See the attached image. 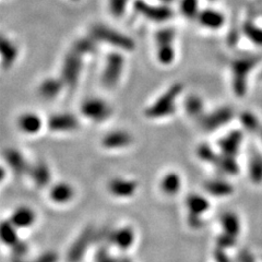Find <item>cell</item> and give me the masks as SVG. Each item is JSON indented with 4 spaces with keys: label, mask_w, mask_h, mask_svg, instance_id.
Returning <instances> with one entry per match:
<instances>
[{
    "label": "cell",
    "mask_w": 262,
    "mask_h": 262,
    "mask_svg": "<svg viewBox=\"0 0 262 262\" xmlns=\"http://www.w3.org/2000/svg\"><path fill=\"white\" fill-rule=\"evenodd\" d=\"M183 90L185 87L181 82L173 83L144 108V117L149 120H163L175 115Z\"/></svg>",
    "instance_id": "obj_1"
},
{
    "label": "cell",
    "mask_w": 262,
    "mask_h": 262,
    "mask_svg": "<svg viewBox=\"0 0 262 262\" xmlns=\"http://www.w3.org/2000/svg\"><path fill=\"white\" fill-rule=\"evenodd\" d=\"M90 34L99 45L104 44L108 47H111L114 51L122 53H130L136 49V42L131 36L119 30L111 27L105 23H95L93 24L90 30Z\"/></svg>",
    "instance_id": "obj_2"
},
{
    "label": "cell",
    "mask_w": 262,
    "mask_h": 262,
    "mask_svg": "<svg viewBox=\"0 0 262 262\" xmlns=\"http://www.w3.org/2000/svg\"><path fill=\"white\" fill-rule=\"evenodd\" d=\"M260 60L261 56L255 54H244L232 60V88L237 97L243 98L246 95L249 75Z\"/></svg>",
    "instance_id": "obj_3"
},
{
    "label": "cell",
    "mask_w": 262,
    "mask_h": 262,
    "mask_svg": "<svg viewBox=\"0 0 262 262\" xmlns=\"http://www.w3.org/2000/svg\"><path fill=\"white\" fill-rule=\"evenodd\" d=\"M131 7L143 19L158 24H165L175 16V11L171 4L160 3L153 0H135Z\"/></svg>",
    "instance_id": "obj_4"
},
{
    "label": "cell",
    "mask_w": 262,
    "mask_h": 262,
    "mask_svg": "<svg viewBox=\"0 0 262 262\" xmlns=\"http://www.w3.org/2000/svg\"><path fill=\"white\" fill-rule=\"evenodd\" d=\"M85 58L72 48L64 56L58 76L68 90H74L79 83L85 68Z\"/></svg>",
    "instance_id": "obj_5"
},
{
    "label": "cell",
    "mask_w": 262,
    "mask_h": 262,
    "mask_svg": "<svg viewBox=\"0 0 262 262\" xmlns=\"http://www.w3.org/2000/svg\"><path fill=\"white\" fill-rule=\"evenodd\" d=\"M80 116L92 124L101 125L109 120L114 115V109L105 98L90 96L83 99L79 107Z\"/></svg>",
    "instance_id": "obj_6"
},
{
    "label": "cell",
    "mask_w": 262,
    "mask_h": 262,
    "mask_svg": "<svg viewBox=\"0 0 262 262\" xmlns=\"http://www.w3.org/2000/svg\"><path fill=\"white\" fill-rule=\"evenodd\" d=\"M126 69V55L122 52L113 51L105 57L101 72L102 85L109 90L119 85Z\"/></svg>",
    "instance_id": "obj_7"
},
{
    "label": "cell",
    "mask_w": 262,
    "mask_h": 262,
    "mask_svg": "<svg viewBox=\"0 0 262 262\" xmlns=\"http://www.w3.org/2000/svg\"><path fill=\"white\" fill-rule=\"evenodd\" d=\"M79 117L68 111L54 113L46 119V128L56 135H68L80 129Z\"/></svg>",
    "instance_id": "obj_8"
},
{
    "label": "cell",
    "mask_w": 262,
    "mask_h": 262,
    "mask_svg": "<svg viewBox=\"0 0 262 262\" xmlns=\"http://www.w3.org/2000/svg\"><path fill=\"white\" fill-rule=\"evenodd\" d=\"M234 110L230 106H221L213 110L205 111L198 120L199 126L205 132H214L226 126L234 118Z\"/></svg>",
    "instance_id": "obj_9"
},
{
    "label": "cell",
    "mask_w": 262,
    "mask_h": 262,
    "mask_svg": "<svg viewBox=\"0 0 262 262\" xmlns=\"http://www.w3.org/2000/svg\"><path fill=\"white\" fill-rule=\"evenodd\" d=\"M135 138L127 129H113L106 132L101 139V147L106 151H121L130 148Z\"/></svg>",
    "instance_id": "obj_10"
},
{
    "label": "cell",
    "mask_w": 262,
    "mask_h": 262,
    "mask_svg": "<svg viewBox=\"0 0 262 262\" xmlns=\"http://www.w3.org/2000/svg\"><path fill=\"white\" fill-rule=\"evenodd\" d=\"M16 127L22 135L27 137H34L46 128V120L36 113V111L27 110L18 116L16 118Z\"/></svg>",
    "instance_id": "obj_11"
},
{
    "label": "cell",
    "mask_w": 262,
    "mask_h": 262,
    "mask_svg": "<svg viewBox=\"0 0 262 262\" xmlns=\"http://www.w3.org/2000/svg\"><path fill=\"white\" fill-rule=\"evenodd\" d=\"M2 158L8 169L16 177H23L25 175H29L32 164L27 161L23 152L20 151L19 149L13 147L5 148L2 152Z\"/></svg>",
    "instance_id": "obj_12"
},
{
    "label": "cell",
    "mask_w": 262,
    "mask_h": 262,
    "mask_svg": "<svg viewBox=\"0 0 262 262\" xmlns=\"http://www.w3.org/2000/svg\"><path fill=\"white\" fill-rule=\"evenodd\" d=\"M95 234L96 231L94 230L93 226H87L72 243L67 254V261L79 262L85 256L88 246L95 242Z\"/></svg>",
    "instance_id": "obj_13"
},
{
    "label": "cell",
    "mask_w": 262,
    "mask_h": 262,
    "mask_svg": "<svg viewBox=\"0 0 262 262\" xmlns=\"http://www.w3.org/2000/svg\"><path fill=\"white\" fill-rule=\"evenodd\" d=\"M65 85L61 81L60 77H46L40 82L37 87L38 95L44 101L52 102L57 99L63 91L65 90Z\"/></svg>",
    "instance_id": "obj_14"
},
{
    "label": "cell",
    "mask_w": 262,
    "mask_h": 262,
    "mask_svg": "<svg viewBox=\"0 0 262 262\" xmlns=\"http://www.w3.org/2000/svg\"><path fill=\"white\" fill-rule=\"evenodd\" d=\"M197 23L204 30L219 31L225 25V15L220 10L214 8H202L200 12Z\"/></svg>",
    "instance_id": "obj_15"
},
{
    "label": "cell",
    "mask_w": 262,
    "mask_h": 262,
    "mask_svg": "<svg viewBox=\"0 0 262 262\" xmlns=\"http://www.w3.org/2000/svg\"><path fill=\"white\" fill-rule=\"evenodd\" d=\"M138 187V182L136 180L122 177L113 178L107 185L109 193L116 198H130L135 196Z\"/></svg>",
    "instance_id": "obj_16"
},
{
    "label": "cell",
    "mask_w": 262,
    "mask_h": 262,
    "mask_svg": "<svg viewBox=\"0 0 262 262\" xmlns=\"http://www.w3.org/2000/svg\"><path fill=\"white\" fill-rule=\"evenodd\" d=\"M243 139L244 135L241 130H233L228 132L227 135L223 136L217 141L219 152L224 155H228V157L236 158L239 150H241Z\"/></svg>",
    "instance_id": "obj_17"
},
{
    "label": "cell",
    "mask_w": 262,
    "mask_h": 262,
    "mask_svg": "<svg viewBox=\"0 0 262 262\" xmlns=\"http://www.w3.org/2000/svg\"><path fill=\"white\" fill-rule=\"evenodd\" d=\"M0 49H1V66L2 69H11L19 59L20 48L12 38L5 35L1 36V43H0Z\"/></svg>",
    "instance_id": "obj_18"
},
{
    "label": "cell",
    "mask_w": 262,
    "mask_h": 262,
    "mask_svg": "<svg viewBox=\"0 0 262 262\" xmlns=\"http://www.w3.org/2000/svg\"><path fill=\"white\" fill-rule=\"evenodd\" d=\"M29 176L38 189L46 188L52 182V172L45 161H37L32 164Z\"/></svg>",
    "instance_id": "obj_19"
},
{
    "label": "cell",
    "mask_w": 262,
    "mask_h": 262,
    "mask_svg": "<svg viewBox=\"0 0 262 262\" xmlns=\"http://www.w3.org/2000/svg\"><path fill=\"white\" fill-rule=\"evenodd\" d=\"M108 242L121 250H127L135 242V231L130 226L121 227L116 231H111Z\"/></svg>",
    "instance_id": "obj_20"
},
{
    "label": "cell",
    "mask_w": 262,
    "mask_h": 262,
    "mask_svg": "<svg viewBox=\"0 0 262 262\" xmlns=\"http://www.w3.org/2000/svg\"><path fill=\"white\" fill-rule=\"evenodd\" d=\"M75 197V189L70 183L65 181L56 182L49 189V198L54 203L65 204L70 202Z\"/></svg>",
    "instance_id": "obj_21"
},
{
    "label": "cell",
    "mask_w": 262,
    "mask_h": 262,
    "mask_svg": "<svg viewBox=\"0 0 262 262\" xmlns=\"http://www.w3.org/2000/svg\"><path fill=\"white\" fill-rule=\"evenodd\" d=\"M183 109L188 117L198 121L205 113V105L202 96L196 93L188 94L183 101Z\"/></svg>",
    "instance_id": "obj_22"
},
{
    "label": "cell",
    "mask_w": 262,
    "mask_h": 262,
    "mask_svg": "<svg viewBox=\"0 0 262 262\" xmlns=\"http://www.w3.org/2000/svg\"><path fill=\"white\" fill-rule=\"evenodd\" d=\"M181 187V176L177 172H167L160 181L161 191L169 197H174L179 193Z\"/></svg>",
    "instance_id": "obj_23"
},
{
    "label": "cell",
    "mask_w": 262,
    "mask_h": 262,
    "mask_svg": "<svg viewBox=\"0 0 262 262\" xmlns=\"http://www.w3.org/2000/svg\"><path fill=\"white\" fill-rule=\"evenodd\" d=\"M203 188L210 196L216 198L228 197L234 192V187L231 183L224 179H221V178L207 180L203 183Z\"/></svg>",
    "instance_id": "obj_24"
},
{
    "label": "cell",
    "mask_w": 262,
    "mask_h": 262,
    "mask_svg": "<svg viewBox=\"0 0 262 262\" xmlns=\"http://www.w3.org/2000/svg\"><path fill=\"white\" fill-rule=\"evenodd\" d=\"M35 213L31 208L29 207H19L14 210L10 217V222L16 227V228H25L33 225V223L35 222Z\"/></svg>",
    "instance_id": "obj_25"
},
{
    "label": "cell",
    "mask_w": 262,
    "mask_h": 262,
    "mask_svg": "<svg viewBox=\"0 0 262 262\" xmlns=\"http://www.w3.org/2000/svg\"><path fill=\"white\" fill-rule=\"evenodd\" d=\"M186 205L189 214L198 216H202V214H204L210 209L209 200L199 193L189 194L186 200Z\"/></svg>",
    "instance_id": "obj_26"
},
{
    "label": "cell",
    "mask_w": 262,
    "mask_h": 262,
    "mask_svg": "<svg viewBox=\"0 0 262 262\" xmlns=\"http://www.w3.org/2000/svg\"><path fill=\"white\" fill-rule=\"evenodd\" d=\"M178 11L183 19L188 21H197L201 12V1L200 0H177Z\"/></svg>",
    "instance_id": "obj_27"
},
{
    "label": "cell",
    "mask_w": 262,
    "mask_h": 262,
    "mask_svg": "<svg viewBox=\"0 0 262 262\" xmlns=\"http://www.w3.org/2000/svg\"><path fill=\"white\" fill-rule=\"evenodd\" d=\"M98 45L99 44L94 40L90 34H87L86 36L77 38V40L72 43L71 48L77 53L82 55L83 57H87V56H91L93 54H95L97 52Z\"/></svg>",
    "instance_id": "obj_28"
},
{
    "label": "cell",
    "mask_w": 262,
    "mask_h": 262,
    "mask_svg": "<svg viewBox=\"0 0 262 262\" xmlns=\"http://www.w3.org/2000/svg\"><path fill=\"white\" fill-rule=\"evenodd\" d=\"M176 56L177 52L175 44L155 46V59L161 66L169 67L173 65L176 60Z\"/></svg>",
    "instance_id": "obj_29"
},
{
    "label": "cell",
    "mask_w": 262,
    "mask_h": 262,
    "mask_svg": "<svg viewBox=\"0 0 262 262\" xmlns=\"http://www.w3.org/2000/svg\"><path fill=\"white\" fill-rule=\"evenodd\" d=\"M221 225L223 227V233H226L234 237H237L241 232V221H239L237 214L231 211L224 212L221 215Z\"/></svg>",
    "instance_id": "obj_30"
},
{
    "label": "cell",
    "mask_w": 262,
    "mask_h": 262,
    "mask_svg": "<svg viewBox=\"0 0 262 262\" xmlns=\"http://www.w3.org/2000/svg\"><path fill=\"white\" fill-rule=\"evenodd\" d=\"M248 176L253 183L262 182V154L256 152L250 155L248 161Z\"/></svg>",
    "instance_id": "obj_31"
},
{
    "label": "cell",
    "mask_w": 262,
    "mask_h": 262,
    "mask_svg": "<svg viewBox=\"0 0 262 262\" xmlns=\"http://www.w3.org/2000/svg\"><path fill=\"white\" fill-rule=\"evenodd\" d=\"M214 166L221 173H223V174H226V175L233 176V175L238 174V172H239V166L236 161V158L228 157V155H224L222 153H220Z\"/></svg>",
    "instance_id": "obj_32"
},
{
    "label": "cell",
    "mask_w": 262,
    "mask_h": 262,
    "mask_svg": "<svg viewBox=\"0 0 262 262\" xmlns=\"http://www.w3.org/2000/svg\"><path fill=\"white\" fill-rule=\"evenodd\" d=\"M177 32L171 25H163L154 33V45H170L175 44Z\"/></svg>",
    "instance_id": "obj_33"
},
{
    "label": "cell",
    "mask_w": 262,
    "mask_h": 262,
    "mask_svg": "<svg viewBox=\"0 0 262 262\" xmlns=\"http://www.w3.org/2000/svg\"><path fill=\"white\" fill-rule=\"evenodd\" d=\"M0 235H1L2 243L10 247H13L15 244L20 242L18 234H16V227L10 221L2 222L1 228H0Z\"/></svg>",
    "instance_id": "obj_34"
},
{
    "label": "cell",
    "mask_w": 262,
    "mask_h": 262,
    "mask_svg": "<svg viewBox=\"0 0 262 262\" xmlns=\"http://www.w3.org/2000/svg\"><path fill=\"white\" fill-rule=\"evenodd\" d=\"M197 157L199 160H201L204 163H209L214 165L215 162L219 158L220 152L216 151V150L211 147L209 143H200L197 148Z\"/></svg>",
    "instance_id": "obj_35"
},
{
    "label": "cell",
    "mask_w": 262,
    "mask_h": 262,
    "mask_svg": "<svg viewBox=\"0 0 262 262\" xmlns=\"http://www.w3.org/2000/svg\"><path fill=\"white\" fill-rule=\"evenodd\" d=\"M130 5H132L131 0H107L108 11L115 19L124 18Z\"/></svg>",
    "instance_id": "obj_36"
},
{
    "label": "cell",
    "mask_w": 262,
    "mask_h": 262,
    "mask_svg": "<svg viewBox=\"0 0 262 262\" xmlns=\"http://www.w3.org/2000/svg\"><path fill=\"white\" fill-rule=\"evenodd\" d=\"M243 32L250 42L258 46H262V29L258 25H256L254 22L247 21L244 23Z\"/></svg>",
    "instance_id": "obj_37"
},
{
    "label": "cell",
    "mask_w": 262,
    "mask_h": 262,
    "mask_svg": "<svg viewBox=\"0 0 262 262\" xmlns=\"http://www.w3.org/2000/svg\"><path fill=\"white\" fill-rule=\"evenodd\" d=\"M239 121H241L245 130L250 132H257L261 130L260 122L252 111H243L241 116H239Z\"/></svg>",
    "instance_id": "obj_38"
},
{
    "label": "cell",
    "mask_w": 262,
    "mask_h": 262,
    "mask_svg": "<svg viewBox=\"0 0 262 262\" xmlns=\"http://www.w3.org/2000/svg\"><path fill=\"white\" fill-rule=\"evenodd\" d=\"M95 262H118V260L111 257L107 246H101L95 254Z\"/></svg>",
    "instance_id": "obj_39"
},
{
    "label": "cell",
    "mask_w": 262,
    "mask_h": 262,
    "mask_svg": "<svg viewBox=\"0 0 262 262\" xmlns=\"http://www.w3.org/2000/svg\"><path fill=\"white\" fill-rule=\"evenodd\" d=\"M236 238L237 237L228 235L226 233H222L221 235L217 237V246H219V248L221 249L233 247L234 245L236 244Z\"/></svg>",
    "instance_id": "obj_40"
},
{
    "label": "cell",
    "mask_w": 262,
    "mask_h": 262,
    "mask_svg": "<svg viewBox=\"0 0 262 262\" xmlns=\"http://www.w3.org/2000/svg\"><path fill=\"white\" fill-rule=\"evenodd\" d=\"M11 248H12L13 258H23L24 255L27 253V245L21 241Z\"/></svg>",
    "instance_id": "obj_41"
},
{
    "label": "cell",
    "mask_w": 262,
    "mask_h": 262,
    "mask_svg": "<svg viewBox=\"0 0 262 262\" xmlns=\"http://www.w3.org/2000/svg\"><path fill=\"white\" fill-rule=\"evenodd\" d=\"M58 261V255L55 252H46L43 253L42 255L32 262H57Z\"/></svg>",
    "instance_id": "obj_42"
},
{
    "label": "cell",
    "mask_w": 262,
    "mask_h": 262,
    "mask_svg": "<svg viewBox=\"0 0 262 262\" xmlns=\"http://www.w3.org/2000/svg\"><path fill=\"white\" fill-rule=\"evenodd\" d=\"M188 223L192 228H200V227H202V225H203L201 216L192 215V214L188 215Z\"/></svg>",
    "instance_id": "obj_43"
},
{
    "label": "cell",
    "mask_w": 262,
    "mask_h": 262,
    "mask_svg": "<svg viewBox=\"0 0 262 262\" xmlns=\"http://www.w3.org/2000/svg\"><path fill=\"white\" fill-rule=\"evenodd\" d=\"M238 262H255V259L247 250H241L238 254Z\"/></svg>",
    "instance_id": "obj_44"
},
{
    "label": "cell",
    "mask_w": 262,
    "mask_h": 262,
    "mask_svg": "<svg viewBox=\"0 0 262 262\" xmlns=\"http://www.w3.org/2000/svg\"><path fill=\"white\" fill-rule=\"evenodd\" d=\"M214 258H215L216 262H230V259H228L226 254L224 253V250L221 249V248L215 250Z\"/></svg>",
    "instance_id": "obj_45"
},
{
    "label": "cell",
    "mask_w": 262,
    "mask_h": 262,
    "mask_svg": "<svg viewBox=\"0 0 262 262\" xmlns=\"http://www.w3.org/2000/svg\"><path fill=\"white\" fill-rule=\"evenodd\" d=\"M153 1H157L160 3H165V4H172L174 1H177V0H153Z\"/></svg>",
    "instance_id": "obj_46"
},
{
    "label": "cell",
    "mask_w": 262,
    "mask_h": 262,
    "mask_svg": "<svg viewBox=\"0 0 262 262\" xmlns=\"http://www.w3.org/2000/svg\"><path fill=\"white\" fill-rule=\"evenodd\" d=\"M117 260H118V262H132V260L129 259L128 257H120Z\"/></svg>",
    "instance_id": "obj_47"
},
{
    "label": "cell",
    "mask_w": 262,
    "mask_h": 262,
    "mask_svg": "<svg viewBox=\"0 0 262 262\" xmlns=\"http://www.w3.org/2000/svg\"><path fill=\"white\" fill-rule=\"evenodd\" d=\"M11 262H27L23 258H13Z\"/></svg>",
    "instance_id": "obj_48"
},
{
    "label": "cell",
    "mask_w": 262,
    "mask_h": 262,
    "mask_svg": "<svg viewBox=\"0 0 262 262\" xmlns=\"http://www.w3.org/2000/svg\"><path fill=\"white\" fill-rule=\"evenodd\" d=\"M70 1H72V2H79L80 0H70Z\"/></svg>",
    "instance_id": "obj_49"
},
{
    "label": "cell",
    "mask_w": 262,
    "mask_h": 262,
    "mask_svg": "<svg viewBox=\"0 0 262 262\" xmlns=\"http://www.w3.org/2000/svg\"><path fill=\"white\" fill-rule=\"evenodd\" d=\"M260 133H261V139H262V129L260 130Z\"/></svg>",
    "instance_id": "obj_50"
}]
</instances>
